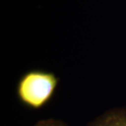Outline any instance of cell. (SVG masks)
<instances>
[{
  "instance_id": "3",
  "label": "cell",
  "mask_w": 126,
  "mask_h": 126,
  "mask_svg": "<svg viewBox=\"0 0 126 126\" xmlns=\"http://www.w3.org/2000/svg\"><path fill=\"white\" fill-rule=\"evenodd\" d=\"M33 126H69L61 120L55 119V118H48L44 119L38 121Z\"/></svg>"
},
{
  "instance_id": "1",
  "label": "cell",
  "mask_w": 126,
  "mask_h": 126,
  "mask_svg": "<svg viewBox=\"0 0 126 126\" xmlns=\"http://www.w3.org/2000/svg\"><path fill=\"white\" fill-rule=\"evenodd\" d=\"M60 79L53 72L30 69L20 77L16 85V95L23 106L32 110L44 108L53 99Z\"/></svg>"
},
{
  "instance_id": "2",
  "label": "cell",
  "mask_w": 126,
  "mask_h": 126,
  "mask_svg": "<svg viewBox=\"0 0 126 126\" xmlns=\"http://www.w3.org/2000/svg\"><path fill=\"white\" fill-rule=\"evenodd\" d=\"M88 126H126V107L108 110Z\"/></svg>"
}]
</instances>
